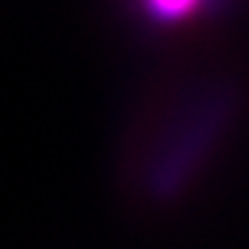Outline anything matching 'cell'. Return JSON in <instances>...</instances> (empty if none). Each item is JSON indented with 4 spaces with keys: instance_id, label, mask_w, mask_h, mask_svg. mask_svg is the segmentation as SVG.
I'll return each mask as SVG.
<instances>
[{
    "instance_id": "6da1fadb",
    "label": "cell",
    "mask_w": 249,
    "mask_h": 249,
    "mask_svg": "<svg viewBox=\"0 0 249 249\" xmlns=\"http://www.w3.org/2000/svg\"><path fill=\"white\" fill-rule=\"evenodd\" d=\"M223 114L225 106L217 101H201L194 106V111H186L178 124L164 130V135H173V141L164 138V143L159 146L157 157H154L149 178L154 188L159 191H175L186 175H191L201 162V154L212 146L217 130L223 127Z\"/></svg>"
}]
</instances>
